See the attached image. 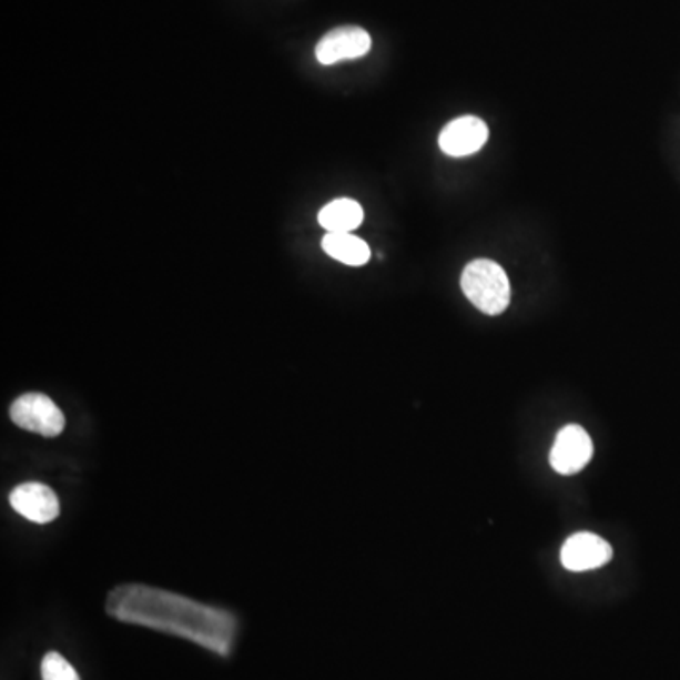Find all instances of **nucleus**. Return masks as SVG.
Wrapping results in <instances>:
<instances>
[{"mask_svg": "<svg viewBox=\"0 0 680 680\" xmlns=\"http://www.w3.org/2000/svg\"><path fill=\"white\" fill-rule=\"evenodd\" d=\"M10 505L34 524H50L59 516L58 494L42 483H26L10 491Z\"/></svg>", "mask_w": 680, "mask_h": 680, "instance_id": "obj_6", "label": "nucleus"}, {"mask_svg": "<svg viewBox=\"0 0 680 680\" xmlns=\"http://www.w3.org/2000/svg\"><path fill=\"white\" fill-rule=\"evenodd\" d=\"M42 680H80V674L59 652H48L42 660Z\"/></svg>", "mask_w": 680, "mask_h": 680, "instance_id": "obj_11", "label": "nucleus"}, {"mask_svg": "<svg viewBox=\"0 0 680 680\" xmlns=\"http://www.w3.org/2000/svg\"><path fill=\"white\" fill-rule=\"evenodd\" d=\"M106 610L121 622L184 637L220 656L230 654L235 639L236 620L230 612L150 586L115 588Z\"/></svg>", "mask_w": 680, "mask_h": 680, "instance_id": "obj_1", "label": "nucleus"}, {"mask_svg": "<svg viewBox=\"0 0 680 680\" xmlns=\"http://www.w3.org/2000/svg\"><path fill=\"white\" fill-rule=\"evenodd\" d=\"M318 222L327 233H352L362 225V204L354 199H335L319 211Z\"/></svg>", "mask_w": 680, "mask_h": 680, "instance_id": "obj_9", "label": "nucleus"}, {"mask_svg": "<svg viewBox=\"0 0 680 680\" xmlns=\"http://www.w3.org/2000/svg\"><path fill=\"white\" fill-rule=\"evenodd\" d=\"M488 141V125L477 115H464L450 121L439 134V146L450 158L477 153Z\"/></svg>", "mask_w": 680, "mask_h": 680, "instance_id": "obj_7", "label": "nucleus"}, {"mask_svg": "<svg viewBox=\"0 0 680 680\" xmlns=\"http://www.w3.org/2000/svg\"><path fill=\"white\" fill-rule=\"evenodd\" d=\"M10 418L16 426L40 437H58L64 429L61 408L44 394H26L13 400Z\"/></svg>", "mask_w": 680, "mask_h": 680, "instance_id": "obj_3", "label": "nucleus"}, {"mask_svg": "<svg viewBox=\"0 0 680 680\" xmlns=\"http://www.w3.org/2000/svg\"><path fill=\"white\" fill-rule=\"evenodd\" d=\"M369 32L362 27H338L327 32L316 45V59L322 64H335L367 55L371 51Z\"/></svg>", "mask_w": 680, "mask_h": 680, "instance_id": "obj_5", "label": "nucleus"}, {"mask_svg": "<svg viewBox=\"0 0 680 680\" xmlns=\"http://www.w3.org/2000/svg\"><path fill=\"white\" fill-rule=\"evenodd\" d=\"M461 290L465 297L488 316H499L510 303L509 276L496 261H470L461 274Z\"/></svg>", "mask_w": 680, "mask_h": 680, "instance_id": "obj_2", "label": "nucleus"}, {"mask_svg": "<svg viewBox=\"0 0 680 680\" xmlns=\"http://www.w3.org/2000/svg\"><path fill=\"white\" fill-rule=\"evenodd\" d=\"M593 445L590 435L585 427L566 426L558 433L552 451H550V465L560 475H575L590 464Z\"/></svg>", "mask_w": 680, "mask_h": 680, "instance_id": "obj_4", "label": "nucleus"}, {"mask_svg": "<svg viewBox=\"0 0 680 680\" xmlns=\"http://www.w3.org/2000/svg\"><path fill=\"white\" fill-rule=\"evenodd\" d=\"M322 248L333 260L341 261L351 267H362L371 260V248L367 242L352 233H327L322 238Z\"/></svg>", "mask_w": 680, "mask_h": 680, "instance_id": "obj_10", "label": "nucleus"}, {"mask_svg": "<svg viewBox=\"0 0 680 680\" xmlns=\"http://www.w3.org/2000/svg\"><path fill=\"white\" fill-rule=\"evenodd\" d=\"M612 558V548L599 535L577 534L566 540L561 548V564L567 571H591L609 564Z\"/></svg>", "mask_w": 680, "mask_h": 680, "instance_id": "obj_8", "label": "nucleus"}]
</instances>
